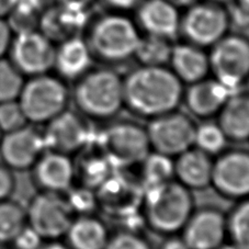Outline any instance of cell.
Wrapping results in <instances>:
<instances>
[{"label": "cell", "mask_w": 249, "mask_h": 249, "mask_svg": "<svg viewBox=\"0 0 249 249\" xmlns=\"http://www.w3.org/2000/svg\"><path fill=\"white\" fill-rule=\"evenodd\" d=\"M183 84L167 66L140 65L123 77L124 107L151 120L179 108Z\"/></svg>", "instance_id": "6da1fadb"}, {"label": "cell", "mask_w": 249, "mask_h": 249, "mask_svg": "<svg viewBox=\"0 0 249 249\" xmlns=\"http://www.w3.org/2000/svg\"><path fill=\"white\" fill-rule=\"evenodd\" d=\"M195 209L192 191L176 179L144 189L142 216L145 224L157 234H179Z\"/></svg>", "instance_id": "7a4b0ae2"}, {"label": "cell", "mask_w": 249, "mask_h": 249, "mask_svg": "<svg viewBox=\"0 0 249 249\" xmlns=\"http://www.w3.org/2000/svg\"><path fill=\"white\" fill-rule=\"evenodd\" d=\"M71 98L85 118L111 120L124 107L123 77L111 68H90L76 80Z\"/></svg>", "instance_id": "3957f363"}, {"label": "cell", "mask_w": 249, "mask_h": 249, "mask_svg": "<svg viewBox=\"0 0 249 249\" xmlns=\"http://www.w3.org/2000/svg\"><path fill=\"white\" fill-rule=\"evenodd\" d=\"M71 91L66 81L51 72L28 77L18 101L29 124L45 125L70 105Z\"/></svg>", "instance_id": "277c9868"}, {"label": "cell", "mask_w": 249, "mask_h": 249, "mask_svg": "<svg viewBox=\"0 0 249 249\" xmlns=\"http://www.w3.org/2000/svg\"><path fill=\"white\" fill-rule=\"evenodd\" d=\"M141 36L136 24L122 15H108L96 21L87 43L93 58L121 64L134 57Z\"/></svg>", "instance_id": "5b68a950"}, {"label": "cell", "mask_w": 249, "mask_h": 249, "mask_svg": "<svg viewBox=\"0 0 249 249\" xmlns=\"http://www.w3.org/2000/svg\"><path fill=\"white\" fill-rule=\"evenodd\" d=\"M97 145L118 169L140 165L152 152L146 127L131 120L108 124L99 135Z\"/></svg>", "instance_id": "8992f818"}, {"label": "cell", "mask_w": 249, "mask_h": 249, "mask_svg": "<svg viewBox=\"0 0 249 249\" xmlns=\"http://www.w3.org/2000/svg\"><path fill=\"white\" fill-rule=\"evenodd\" d=\"M210 74L231 92L243 89L249 78V38L226 34L211 46Z\"/></svg>", "instance_id": "52a82bcc"}, {"label": "cell", "mask_w": 249, "mask_h": 249, "mask_svg": "<svg viewBox=\"0 0 249 249\" xmlns=\"http://www.w3.org/2000/svg\"><path fill=\"white\" fill-rule=\"evenodd\" d=\"M196 128L190 115L177 109L149 120L146 132L153 152L176 158L195 146Z\"/></svg>", "instance_id": "ba28073f"}, {"label": "cell", "mask_w": 249, "mask_h": 249, "mask_svg": "<svg viewBox=\"0 0 249 249\" xmlns=\"http://www.w3.org/2000/svg\"><path fill=\"white\" fill-rule=\"evenodd\" d=\"M27 224L44 240H57L65 236L75 217L65 195L38 191L25 207Z\"/></svg>", "instance_id": "9c48e42d"}, {"label": "cell", "mask_w": 249, "mask_h": 249, "mask_svg": "<svg viewBox=\"0 0 249 249\" xmlns=\"http://www.w3.org/2000/svg\"><path fill=\"white\" fill-rule=\"evenodd\" d=\"M226 9L215 1L196 2L188 7L180 19L179 32L188 43L199 47H211L226 36L230 28Z\"/></svg>", "instance_id": "30bf717a"}, {"label": "cell", "mask_w": 249, "mask_h": 249, "mask_svg": "<svg viewBox=\"0 0 249 249\" xmlns=\"http://www.w3.org/2000/svg\"><path fill=\"white\" fill-rule=\"evenodd\" d=\"M55 43L37 30L14 34L8 58L25 78L53 71Z\"/></svg>", "instance_id": "8fae6325"}, {"label": "cell", "mask_w": 249, "mask_h": 249, "mask_svg": "<svg viewBox=\"0 0 249 249\" xmlns=\"http://www.w3.org/2000/svg\"><path fill=\"white\" fill-rule=\"evenodd\" d=\"M98 208L107 214L121 218H128L137 209L141 210L144 187L141 180L115 169L106 181L96 190Z\"/></svg>", "instance_id": "7c38bea8"}, {"label": "cell", "mask_w": 249, "mask_h": 249, "mask_svg": "<svg viewBox=\"0 0 249 249\" xmlns=\"http://www.w3.org/2000/svg\"><path fill=\"white\" fill-rule=\"evenodd\" d=\"M211 186L222 196L230 200L249 197V151L227 149L213 160Z\"/></svg>", "instance_id": "4fadbf2b"}, {"label": "cell", "mask_w": 249, "mask_h": 249, "mask_svg": "<svg viewBox=\"0 0 249 249\" xmlns=\"http://www.w3.org/2000/svg\"><path fill=\"white\" fill-rule=\"evenodd\" d=\"M45 151L43 132L36 125L25 124L18 130L2 134L0 161L15 173L28 171Z\"/></svg>", "instance_id": "5bb4252c"}, {"label": "cell", "mask_w": 249, "mask_h": 249, "mask_svg": "<svg viewBox=\"0 0 249 249\" xmlns=\"http://www.w3.org/2000/svg\"><path fill=\"white\" fill-rule=\"evenodd\" d=\"M46 149L74 155L89 145L91 132L86 118L79 112L65 110L44 125Z\"/></svg>", "instance_id": "9a60e30c"}, {"label": "cell", "mask_w": 249, "mask_h": 249, "mask_svg": "<svg viewBox=\"0 0 249 249\" xmlns=\"http://www.w3.org/2000/svg\"><path fill=\"white\" fill-rule=\"evenodd\" d=\"M180 233L190 249H216L227 240L226 214L214 207L195 209Z\"/></svg>", "instance_id": "2e32d148"}, {"label": "cell", "mask_w": 249, "mask_h": 249, "mask_svg": "<svg viewBox=\"0 0 249 249\" xmlns=\"http://www.w3.org/2000/svg\"><path fill=\"white\" fill-rule=\"evenodd\" d=\"M32 181L38 191L64 193L74 186V160L66 154L46 151L30 169Z\"/></svg>", "instance_id": "e0dca14e"}, {"label": "cell", "mask_w": 249, "mask_h": 249, "mask_svg": "<svg viewBox=\"0 0 249 249\" xmlns=\"http://www.w3.org/2000/svg\"><path fill=\"white\" fill-rule=\"evenodd\" d=\"M231 93L220 81L207 77L189 85V88L184 90L182 102L192 115L207 120L216 117Z\"/></svg>", "instance_id": "ac0fdd59"}, {"label": "cell", "mask_w": 249, "mask_h": 249, "mask_svg": "<svg viewBox=\"0 0 249 249\" xmlns=\"http://www.w3.org/2000/svg\"><path fill=\"white\" fill-rule=\"evenodd\" d=\"M180 19L178 8L168 0H145L137 10L139 25L146 34L168 40L179 33Z\"/></svg>", "instance_id": "d6986e66"}, {"label": "cell", "mask_w": 249, "mask_h": 249, "mask_svg": "<svg viewBox=\"0 0 249 249\" xmlns=\"http://www.w3.org/2000/svg\"><path fill=\"white\" fill-rule=\"evenodd\" d=\"M213 158L193 146L174 158V178L189 190H203L211 186Z\"/></svg>", "instance_id": "ffe728a7"}, {"label": "cell", "mask_w": 249, "mask_h": 249, "mask_svg": "<svg viewBox=\"0 0 249 249\" xmlns=\"http://www.w3.org/2000/svg\"><path fill=\"white\" fill-rule=\"evenodd\" d=\"M93 56L87 41L71 36L55 47L53 70L64 80H77L91 68Z\"/></svg>", "instance_id": "44dd1931"}, {"label": "cell", "mask_w": 249, "mask_h": 249, "mask_svg": "<svg viewBox=\"0 0 249 249\" xmlns=\"http://www.w3.org/2000/svg\"><path fill=\"white\" fill-rule=\"evenodd\" d=\"M216 117L227 141H249V90L243 88L230 94Z\"/></svg>", "instance_id": "7402d4cb"}, {"label": "cell", "mask_w": 249, "mask_h": 249, "mask_svg": "<svg viewBox=\"0 0 249 249\" xmlns=\"http://www.w3.org/2000/svg\"><path fill=\"white\" fill-rule=\"evenodd\" d=\"M170 70L183 85H191L207 78L210 74L209 54L204 49L191 43H181L173 46Z\"/></svg>", "instance_id": "603a6c76"}, {"label": "cell", "mask_w": 249, "mask_h": 249, "mask_svg": "<svg viewBox=\"0 0 249 249\" xmlns=\"http://www.w3.org/2000/svg\"><path fill=\"white\" fill-rule=\"evenodd\" d=\"M64 237L71 249H105L110 231L101 218L86 214L74 217Z\"/></svg>", "instance_id": "cb8c5ba5"}, {"label": "cell", "mask_w": 249, "mask_h": 249, "mask_svg": "<svg viewBox=\"0 0 249 249\" xmlns=\"http://www.w3.org/2000/svg\"><path fill=\"white\" fill-rule=\"evenodd\" d=\"M86 22V11L72 10L56 5L40 15V31L53 43L75 36Z\"/></svg>", "instance_id": "d4e9b609"}, {"label": "cell", "mask_w": 249, "mask_h": 249, "mask_svg": "<svg viewBox=\"0 0 249 249\" xmlns=\"http://www.w3.org/2000/svg\"><path fill=\"white\" fill-rule=\"evenodd\" d=\"M77 154L79 157L78 160L74 161L75 178L78 179L81 186L96 190L118 169L98 145L94 146V148H90L87 145Z\"/></svg>", "instance_id": "484cf974"}, {"label": "cell", "mask_w": 249, "mask_h": 249, "mask_svg": "<svg viewBox=\"0 0 249 249\" xmlns=\"http://www.w3.org/2000/svg\"><path fill=\"white\" fill-rule=\"evenodd\" d=\"M27 225L25 207L12 197L0 202V247L10 246Z\"/></svg>", "instance_id": "4316f807"}, {"label": "cell", "mask_w": 249, "mask_h": 249, "mask_svg": "<svg viewBox=\"0 0 249 249\" xmlns=\"http://www.w3.org/2000/svg\"><path fill=\"white\" fill-rule=\"evenodd\" d=\"M173 44L165 37L149 36H141L134 57L144 66H166L169 64Z\"/></svg>", "instance_id": "83f0119b"}, {"label": "cell", "mask_w": 249, "mask_h": 249, "mask_svg": "<svg viewBox=\"0 0 249 249\" xmlns=\"http://www.w3.org/2000/svg\"><path fill=\"white\" fill-rule=\"evenodd\" d=\"M140 180L144 189L165 183L174 178V158L151 152L141 162Z\"/></svg>", "instance_id": "f1b7e54d"}, {"label": "cell", "mask_w": 249, "mask_h": 249, "mask_svg": "<svg viewBox=\"0 0 249 249\" xmlns=\"http://www.w3.org/2000/svg\"><path fill=\"white\" fill-rule=\"evenodd\" d=\"M227 240L238 249H249V197L236 201L226 214Z\"/></svg>", "instance_id": "f546056e"}, {"label": "cell", "mask_w": 249, "mask_h": 249, "mask_svg": "<svg viewBox=\"0 0 249 249\" xmlns=\"http://www.w3.org/2000/svg\"><path fill=\"white\" fill-rule=\"evenodd\" d=\"M227 139L217 123L203 122L196 125L195 147L210 156H217L225 149Z\"/></svg>", "instance_id": "4dcf8cb0"}, {"label": "cell", "mask_w": 249, "mask_h": 249, "mask_svg": "<svg viewBox=\"0 0 249 249\" xmlns=\"http://www.w3.org/2000/svg\"><path fill=\"white\" fill-rule=\"evenodd\" d=\"M25 79L9 58H0V104L18 100Z\"/></svg>", "instance_id": "1f68e13d"}, {"label": "cell", "mask_w": 249, "mask_h": 249, "mask_svg": "<svg viewBox=\"0 0 249 249\" xmlns=\"http://www.w3.org/2000/svg\"><path fill=\"white\" fill-rule=\"evenodd\" d=\"M65 197L75 215L92 214L94 210L98 209L96 191L81 184L78 187L72 186L66 192Z\"/></svg>", "instance_id": "d6a6232c"}, {"label": "cell", "mask_w": 249, "mask_h": 249, "mask_svg": "<svg viewBox=\"0 0 249 249\" xmlns=\"http://www.w3.org/2000/svg\"><path fill=\"white\" fill-rule=\"evenodd\" d=\"M105 249H153L152 244L140 231L122 229L110 234Z\"/></svg>", "instance_id": "836d02e7"}, {"label": "cell", "mask_w": 249, "mask_h": 249, "mask_svg": "<svg viewBox=\"0 0 249 249\" xmlns=\"http://www.w3.org/2000/svg\"><path fill=\"white\" fill-rule=\"evenodd\" d=\"M29 124L21 110L18 101H8L0 104V131L5 133L18 130Z\"/></svg>", "instance_id": "e575fe53"}, {"label": "cell", "mask_w": 249, "mask_h": 249, "mask_svg": "<svg viewBox=\"0 0 249 249\" xmlns=\"http://www.w3.org/2000/svg\"><path fill=\"white\" fill-rule=\"evenodd\" d=\"M45 240L31 226L25 225L10 245L16 249H40Z\"/></svg>", "instance_id": "d590c367"}, {"label": "cell", "mask_w": 249, "mask_h": 249, "mask_svg": "<svg viewBox=\"0 0 249 249\" xmlns=\"http://www.w3.org/2000/svg\"><path fill=\"white\" fill-rule=\"evenodd\" d=\"M16 173L0 161V202L10 199L17 187Z\"/></svg>", "instance_id": "8d00e7d4"}, {"label": "cell", "mask_w": 249, "mask_h": 249, "mask_svg": "<svg viewBox=\"0 0 249 249\" xmlns=\"http://www.w3.org/2000/svg\"><path fill=\"white\" fill-rule=\"evenodd\" d=\"M43 3L44 0H16L14 12L33 18H40Z\"/></svg>", "instance_id": "74e56055"}, {"label": "cell", "mask_w": 249, "mask_h": 249, "mask_svg": "<svg viewBox=\"0 0 249 249\" xmlns=\"http://www.w3.org/2000/svg\"><path fill=\"white\" fill-rule=\"evenodd\" d=\"M14 34L7 19L0 18V58L8 56Z\"/></svg>", "instance_id": "f35d334b"}, {"label": "cell", "mask_w": 249, "mask_h": 249, "mask_svg": "<svg viewBox=\"0 0 249 249\" xmlns=\"http://www.w3.org/2000/svg\"><path fill=\"white\" fill-rule=\"evenodd\" d=\"M56 1L57 5L68 8V9L87 11L94 0H56Z\"/></svg>", "instance_id": "ab89813d"}, {"label": "cell", "mask_w": 249, "mask_h": 249, "mask_svg": "<svg viewBox=\"0 0 249 249\" xmlns=\"http://www.w3.org/2000/svg\"><path fill=\"white\" fill-rule=\"evenodd\" d=\"M160 249H190L181 236L171 235L167 236V238L162 242Z\"/></svg>", "instance_id": "60d3db41"}, {"label": "cell", "mask_w": 249, "mask_h": 249, "mask_svg": "<svg viewBox=\"0 0 249 249\" xmlns=\"http://www.w3.org/2000/svg\"><path fill=\"white\" fill-rule=\"evenodd\" d=\"M106 1L117 9L127 10L139 5L142 0H106Z\"/></svg>", "instance_id": "b9f144b4"}, {"label": "cell", "mask_w": 249, "mask_h": 249, "mask_svg": "<svg viewBox=\"0 0 249 249\" xmlns=\"http://www.w3.org/2000/svg\"><path fill=\"white\" fill-rule=\"evenodd\" d=\"M16 0H0V18L7 19L15 9Z\"/></svg>", "instance_id": "7bdbcfd3"}, {"label": "cell", "mask_w": 249, "mask_h": 249, "mask_svg": "<svg viewBox=\"0 0 249 249\" xmlns=\"http://www.w3.org/2000/svg\"><path fill=\"white\" fill-rule=\"evenodd\" d=\"M40 249H71L66 243L57 240H45Z\"/></svg>", "instance_id": "ee69618b"}, {"label": "cell", "mask_w": 249, "mask_h": 249, "mask_svg": "<svg viewBox=\"0 0 249 249\" xmlns=\"http://www.w3.org/2000/svg\"><path fill=\"white\" fill-rule=\"evenodd\" d=\"M169 2L173 3L177 8L179 7H189L199 1V0H168Z\"/></svg>", "instance_id": "f6af8a7d"}, {"label": "cell", "mask_w": 249, "mask_h": 249, "mask_svg": "<svg viewBox=\"0 0 249 249\" xmlns=\"http://www.w3.org/2000/svg\"><path fill=\"white\" fill-rule=\"evenodd\" d=\"M216 249H238V248L236 247L235 245L231 244V243L227 242V243H224L223 245H221V246L218 247V248H216Z\"/></svg>", "instance_id": "bcb514c9"}, {"label": "cell", "mask_w": 249, "mask_h": 249, "mask_svg": "<svg viewBox=\"0 0 249 249\" xmlns=\"http://www.w3.org/2000/svg\"><path fill=\"white\" fill-rule=\"evenodd\" d=\"M237 5L249 11V0H237Z\"/></svg>", "instance_id": "7dc6e473"}, {"label": "cell", "mask_w": 249, "mask_h": 249, "mask_svg": "<svg viewBox=\"0 0 249 249\" xmlns=\"http://www.w3.org/2000/svg\"><path fill=\"white\" fill-rule=\"evenodd\" d=\"M0 249H16V248H14V247H11V246H6V247H1Z\"/></svg>", "instance_id": "c3c4849f"}, {"label": "cell", "mask_w": 249, "mask_h": 249, "mask_svg": "<svg viewBox=\"0 0 249 249\" xmlns=\"http://www.w3.org/2000/svg\"><path fill=\"white\" fill-rule=\"evenodd\" d=\"M211 1H215V2H223V1H226V0H211Z\"/></svg>", "instance_id": "681fc988"}, {"label": "cell", "mask_w": 249, "mask_h": 249, "mask_svg": "<svg viewBox=\"0 0 249 249\" xmlns=\"http://www.w3.org/2000/svg\"><path fill=\"white\" fill-rule=\"evenodd\" d=\"M1 137H2V132L0 131V141H1Z\"/></svg>", "instance_id": "f907efd6"}]
</instances>
